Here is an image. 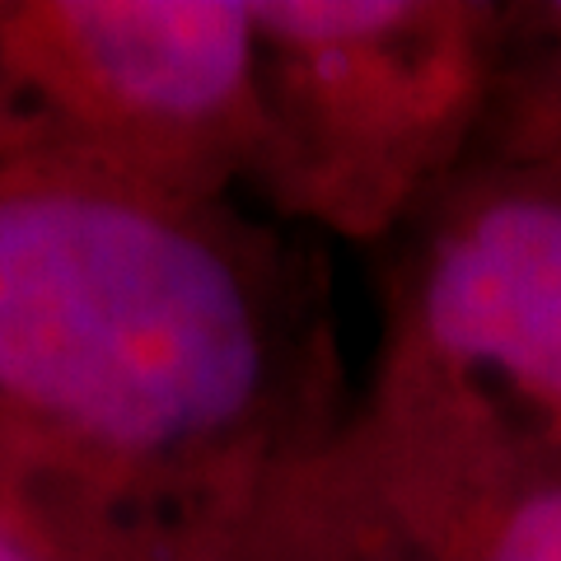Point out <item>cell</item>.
<instances>
[{"mask_svg": "<svg viewBox=\"0 0 561 561\" xmlns=\"http://www.w3.org/2000/svg\"><path fill=\"white\" fill-rule=\"evenodd\" d=\"M239 561H426L402 534L393 511L337 440L313 463L267 519L257 524Z\"/></svg>", "mask_w": 561, "mask_h": 561, "instance_id": "8992f818", "label": "cell"}, {"mask_svg": "<svg viewBox=\"0 0 561 561\" xmlns=\"http://www.w3.org/2000/svg\"><path fill=\"white\" fill-rule=\"evenodd\" d=\"M239 197L257 154L249 0H0V160Z\"/></svg>", "mask_w": 561, "mask_h": 561, "instance_id": "3957f363", "label": "cell"}, {"mask_svg": "<svg viewBox=\"0 0 561 561\" xmlns=\"http://www.w3.org/2000/svg\"><path fill=\"white\" fill-rule=\"evenodd\" d=\"M0 561H66L51 542H43L20 515L0 505Z\"/></svg>", "mask_w": 561, "mask_h": 561, "instance_id": "ba28073f", "label": "cell"}, {"mask_svg": "<svg viewBox=\"0 0 561 561\" xmlns=\"http://www.w3.org/2000/svg\"><path fill=\"white\" fill-rule=\"evenodd\" d=\"M393 239L375 375L478 393L561 454V150L478 136Z\"/></svg>", "mask_w": 561, "mask_h": 561, "instance_id": "277c9868", "label": "cell"}, {"mask_svg": "<svg viewBox=\"0 0 561 561\" xmlns=\"http://www.w3.org/2000/svg\"><path fill=\"white\" fill-rule=\"evenodd\" d=\"M295 225L76 160H0V505L66 561H239L346 435Z\"/></svg>", "mask_w": 561, "mask_h": 561, "instance_id": "6da1fadb", "label": "cell"}, {"mask_svg": "<svg viewBox=\"0 0 561 561\" xmlns=\"http://www.w3.org/2000/svg\"><path fill=\"white\" fill-rule=\"evenodd\" d=\"M257 154L249 192L313 239L389 243L482 131L505 5L249 0Z\"/></svg>", "mask_w": 561, "mask_h": 561, "instance_id": "7a4b0ae2", "label": "cell"}, {"mask_svg": "<svg viewBox=\"0 0 561 561\" xmlns=\"http://www.w3.org/2000/svg\"><path fill=\"white\" fill-rule=\"evenodd\" d=\"M482 127L534 146H561V0L505 5L501 70Z\"/></svg>", "mask_w": 561, "mask_h": 561, "instance_id": "52a82bcc", "label": "cell"}, {"mask_svg": "<svg viewBox=\"0 0 561 561\" xmlns=\"http://www.w3.org/2000/svg\"><path fill=\"white\" fill-rule=\"evenodd\" d=\"M342 445L426 561H561V454L496 402L375 375Z\"/></svg>", "mask_w": 561, "mask_h": 561, "instance_id": "5b68a950", "label": "cell"}]
</instances>
